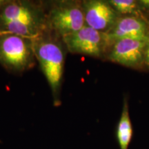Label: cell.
Instances as JSON below:
<instances>
[{
  "mask_svg": "<svg viewBox=\"0 0 149 149\" xmlns=\"http://www.w3.org/2000/svg\"><path fill=\"white\" fill-rule=\"evenodd\" d=\"M32 38L0 33V64L9 72L22 74L36 64Z\"/></svg>",
  "mask_w": 149,
  "mask_h": 149,
  "instance_id": "cell-3",
  "label": "cell"
},
{
  "mask_svg": "<svg viewBox=\"0 0 149 149\" xmlns=\"http://www.w3.org/2000/svg\"><path fill=\"white\" fill-rule=\"evenodd\" d=\"M48 29L61 38L85 26L81 1H58L46 3Z\"/></svg>",
  "mask_w": 149,
  "mask_h": 149,
  "instance_id": "cell-4",
  "label": "cell"
},
{
  "mask_svg": "<svg viewBox=\"0 0 149 149\" xmlns=\"http://www.w3.org/2000/svg\"><path fill=\"white\" fill-rule=\"evenodd\" d=\"M133 136V127L130 121L128 103L124 98L123 109L117 130V137L120 149H128Z\"/></svg>",
  "mask_w": 149,
  "mask_h": 149,
  "instance_id": "cell-9",
  "label": "cell"
},
{
  "mask_svg": "<svg viewBox=\"0 0 149 149\" xmlns=\"http://www.w3.org/2000/svg\"><path fill=\"white\" fill-rule=\"evenodd\" d=\"M139 3L140 5L141 8L149 10V0H141V1H139Z\"/></svg>",
  "mask_w": 149,
  "mask_h": 149,
  "instance_id": "cell-12",
  "label": "cell"
},
{
  "mask_svg": "<svg viewBox=\"0 0 149 149\" xmlns=\"http://www.w3.org/2000/svg\"><path fill=\"white\" fill-rule=\"evenodd\" d=\"M144 64L146 65V66L149 68V36L148 37V40H147L146 50H145Z\"/></svg>",
  "mask_w": 149,
  "mask_h": 149,
  "instance_id": "cell-11",
  "label": "cell"
},
{
  "mask_svg": "<svg viewBox=\"0 0 149 149\" xmlns=\"http://www.w3.org/2000/svg\"><path fill=\"white\" fill-rule=\"evenodd\" d=\"M109 2L119 14L144 19L141 13V8L139 1L134 0H111Z\"/></svg>",
  "mask_w": 149,
  "mask_h": 149,
  "instance_id": "cell-10",
  "label": "cell"
},
{
  "mask_svg": "<svg viewBox=\"0 0 149 149\" xmlns=\"http://www.w3.org/2000/svg\"><path fill=\"white\" fill-rule=\"evenodd\" d=\"M47 30L46 3L6 0L0 6V33L33 39Z\"/></svg>",
  "mask_w": 149,
  "mask_h": 149,
  "instance_id": "cell-1",
  "label": "cell"
},
{
  "mask_svg": "<svg viewBox=\"0 0 149 149\" xmlns=\"http://www.w3.org/2000/svg\"><path fill=\"white\" fill-rule=\"evenodd\" d=\"M147 40L126 38L115 41L107 52V58L126 67L140 68L144 65Z\"/></svg>",
  "mask_w": 149,
  "mask_h": 149,
  "instance_id": "cell-6",
  "label": "cell"
},
{
  "mask_svg": "<svg viewBox=\"0 0 149 149\" xmlns=\"http://www.w3.org/2000/svg\"><path fill=\"white\" fill-rule=\"evenodd\" d=\"M85 26L102 33H108L114 26L120 15L109 1L87 0L81 1Z\"/></svg>",
  "mask_w": 149,
  "mask_h": 149,
  "instance_id": "cell-7",
  "label": "cell"
},
{
  "mask_svg": "<svg viewBox=\"0 0 149 149\" xmlns=\"http://www.w3.org/2000/svg\"><path fill=\"white\" fill-rule=\"evenodd\" d=\"M110 44L122 39L146 40L149 36V25L146 19L135 16L120 17L107 33Z\"/></svg>",
  "mask_w": 149,
  "mask_h": 149,
  "instance_id": "cell-8",
  "label": "cell"
},
{
  "mask_svg": "<svg viewBox=\"0 0 149 149\" xmlns=\"http://www.w3.org/2000/svg\"><path fill=\"white\" fill-rule=\"evenodd\" d=\"M33 40L37 61L51 88L54 105L58 106L61 103L59 96L65 62L64 42L49 29Z\"/></svg>",
  "mask_w": 149,
  "mask_h": 149,
  "instance_id": "cell-2",
  "label": "cell"
},
{
  "mask_svg": "<svg viewBox=\"0 0 149 149\" xmlns=\"http://www.w3.org/2000/svg\"><path fill=\"white\" fill-rule=\"evenodd\" d=\"M61 39L70 53L97 58L103 57L111 46L107 33L96 31L86 26Z\"/></svg>",
  "mask_w": 149,
  "mask_h": 149,
  "instance_id": "cell-5",
  "label": "cell"
}]
</instances>
